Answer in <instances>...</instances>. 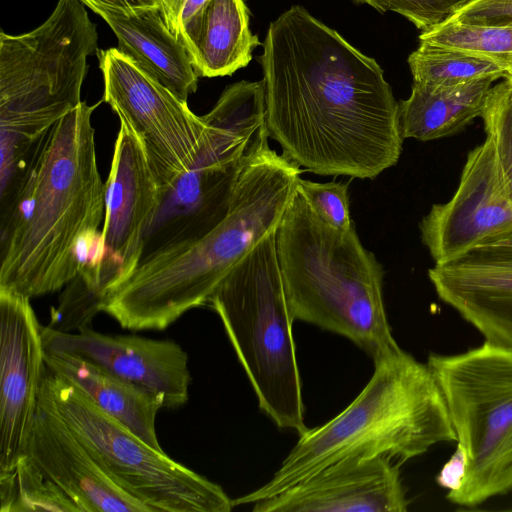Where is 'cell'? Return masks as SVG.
Segmentation results:
<instances>
[{
  "instance_id": "obj_1",
  "label": "cell",
  "mask_w": 512,
  "mask_h": 512,
  "mask_svg": "<svg viewBox=\"0 0 512 512\" xmlns=\"http://www.w3.org/2000/svg\"><path fill=\"white\" fill-rule=\"evenodd\" d=\"M262 46L266 126L284 157L358 179L397 164L398 102L375 59L298 5L270 23Z\"/></svg>"
},
{
  "instance_id": "obj_2",
  "label": "cell",
  "mask_w": 512,
  "mask_h": 512,
  "mask_svg": "<svg viewBox=\"0 0 512 512\" xmlns=\"http://www.w3.org/2000/svg\"><path fill=\"white\" fill-rule=\"evenodd\" d=\"M93 105L82 101L50 130L12 212L0 221V290L28 298L93 278L105 217Z\"/></svg>"
},
{
  "instance_id": "obj_3",
  "label": "cell",
  "mask_w": 512,
  "mask_h": 512,
  "mask_svg": "<svg viewBox=\"0 0 512 512\" xmlns=\"http://www.w3.org/2000/svg\"><path fill=\"white\" fill-rule=\"evenodd\" d=\"M299 166L269 147L243 170L224 219L201 238L143 258L110 287L99 310L132 331L165 330L208 305L226 275L277 231L296 190Z\"/></svg>"
},
{
  "instance_id": "obj_4",
  "label": "cell",
  "mask_w": 512,
  "mask_h": 512,
  "mask_svg": "<svg viewBox=\"0 0 512 512\" xmlns=\"http://www.w3.org/2000/svg\"><path fill=\"white\" fill-rule=\"evenodd\" d=\"M374 365L360 394L333 419L300 434L273 477L234 506L273 497L338 463L386 457L402 465L435 444L456 441L427 363L400 349Z\"/></svg>"
},
{
  "instance_id": "obj_5",
  "label": "cell",
  "mask_w": 512,
  "mask_h": 512,
  "mask_svg": "<svg viewBox=\"0 0 512 512\" xmlns=\"http://www.w3.org/2000/svg\"><path fill=\"white\" fill-rule=\"evenodd\" d=\"M276 248L294 320L348 338L373 361L401 349L385 311L381 264L355 225L346 232L327 225L298 184L276 231Z\"/></svg>"
},
{
  "instance_id": "obj_6",
  "label": "cell",
  "mask_w": 512,
  "mask_h": 512,
  "mask_svg": "<svg viewBox=\"0 0 512 512\" xmlns=\"http://www.w3.org/2000/svg\"><path fill=\"white\" fill-rule=\"evenodd\" d=\"M220 317L257 396L281 429L299 435L304 423L302 384L276 232L266 236L226 275L209 304Z\"/></svg>"
},
{
  "instance_id": "obj_7",
  "label": "cell",
  "mask_w": 512,
  "mask_h": 512,
  "mask_svg": "<svg viewBox=\"0 0 512 512\" xmlns=\"http://www.w3.org/2000/svg\"><path fill=\"white\" fill-rule=\"evenodd\" d=\"M85 7L80 0H59L34 30L1 31V138L37 143L82 102L87 58L99 51Z\"/></svg>"
},
{
  "instance_id": "obj_8",
  "label": "cell",
  "mask_w": 512,
  "mask_h": 512,
  "mask_svg": "<svg viewBox=\"0 0 512 512\" xmlns=\"http://www.w3.org/2000/svg\"><path fill=\"white\" fill-rule=\"evenodd\" d=\"M427 364L468 459L448 500L475 507L512 491V350L485 341L458 354L430 353Z\"/></svg>"
},
{
  "instance_id": "obj_9",
  "label": "cell",
  "mask_w": 512,
  "mask_h": 512,
  "mask_svg": "<svg viewBox=\"0 0 512 512\" xmlns=\"http://www.w3.org/2000/svg\"><path fill=\"white\" fill-rule=\"evenodd\" d=\"M41 391L102 470L149 512H229L220 485L172 460L47 367Z\"/></svg>"
},
{
  "instance_id": "obj_10",
  "label": "cell",
  "mask_w": 512,
  "mask_h": 512,
  "mask_svg": "<svg viewBox=\"0 0 512 512\" xmlns=\"http://www.w3.org/2000/svg\"><path fill=\"white\" fill-rule=\"evenodd\" d=\"M106 102L140 140L160 187L169 189L198 162L210 127L187 101L161 85L118 48L99 50Z\"/></svg>"
},
{
  "instance_id": "obj_11",
  "label": "cell",
  "mask_w": 512,
  "mask_h": 512,
  "mask_svg": "<svg viewBox=\"0 0 512 512\" xmlns=\"http://www.w3.org/2000/svg\"><path fill=\"white\" fill-rule=\"evenodd\" d=\"M419 229L435 263L512 239V190L490 136L468 153L456 191L431 207Z\"/></svg>"
},
{
  "instance_id": "obj_12",
  "label": "cell",
  "mask_w": 512,
  "mask_h": 512,
  "mask_svg": "<svg viewBox=\"0 0 512 512\" xmlns=\"http://www.w3.org/2000/svg\"><path fill=\"white\" fill-rule=\"evenodd\" d=\"M105 188L94 274V288L101 299L139 263L142 242L160 202V187L143 146L124 124L117 134Z\"/></svg>"
},
{
  "instance_id": "obj_13",
  "label": "cell",
  "mask_w": 512,
  "mask_h": 512,
  "mask_svg": "<svg viewBox=\"0 0 512 512\" xmlns=\"http://www.w3.org/2000/svg\"><path fill=\"white\" fill-rule=\"evenodd\" d=\"M258 155L250 148L209 139L196 165L160 192L159 207L142 242L140 261L197 240L220 223L228 213L243 170Z\"/></svg>"
},
{
  "instance_id": "obj_14",
  "label": "cell",
  "mask_w": 512,
  "mask_h": 512,
  "mask_svg": "<svg viewBox=\"0 0 512 512\" xmlns=\"http://www.w3.org/2000/svg\"><path fill=\"white\" fill-rule=\"evenodd\" d=\"M46 369L30 298L0 290V473L22 456Z\"/></svg>"
},
{
  "instance_id": "obj_15",
  "label": "cell",
  "mask_w": 512,
  "mask_h": 512,
  "mask_svg": "<svg viewBox=\"0 0 512 512\" xmlns=\"http://www.w3.org/2000/svg\"><path fill=\"white\" fill-rule=\"evenodd\" d=\"M41 336L45 351L73 354L98 365L158 397L163 408L176 409L188 401V355L173 340L103 334L90 326L71 333L41 325Z\"/></svg>"
},
{
  "instance_id": "obj_16",
  "label": "cell",
  "mask_w": 512,
  "mask_h": 512,
  "mask_svg": "<svg viewBox=\"0 0 512 512\" xmlns=\"http://www.w3.org/2000/svg\"><path fill=\"white\" fill-rule=\"evenodd\" d=\"M428 277L439 298L485 341L512 350V239L435 263Z\"/></svg>"
},
{
  "instance_id": "obj_17",
  "label": "cell",
  "mask_w": 512,
  "mask_h": 512,
  "mask_svg": "<svg viewBox=\"0 0 512 512\" xmlns=\"http://www.w3.org/2000/svg\"><path fill=\"white\" fill-rule=\"evenodd\" d=\"M22 455L74 503L78 512H149L102 470L41 389Z\"/></svg>"
},
{
  "instance_id": "obj_18",
  "label": "cell",
  "mask_w": 512,
  "mask_h": 512,
  "mask_svg": "<svg viewBox=\"0 0 512 512\" xmlns=\"http://www.w3.org/2000/svg\"><path fill=\"white\" fill-rule=\"evenodd\" d=\"M400 464L390 458L330 466L283 492L254 503V512H404L409 500Z\"/></svg>"
},
{
  "instance_id": "obj_19",
  "label": "cell",
  "mask_w": 512,
  "mask_h": 512,
  "mask_svg": "<svg viewBox=\"0 0 512 512\" xmlns=\"http://www.w3.org/2000/svg\"><path fill=\"white\" fill-rule=\"evenodd\" d=\"M118 39L119 51L149 76L187 101L199 75L179 38L165 25L158 8L123 14L93 8Z\"/></svg>"
},
{
  "instance_id": "obj_20",
  "label": "cell",
  "mask_w": 512,
  "mask_h": 512,
  "mask_svg": "<svg viewBox=\"0 0 512 512\" xmlns=\"http://www.w3.org/2000/svg\"><path fill=\"white\" fill-rule=\"evenodd\" d=\"M184 45L200 77L232 75L249 64L261 45L249 29L244 0H209L183 28Z\"/></svg>"
},
{
  "instance_id": "obj_21",
  "label": "cell",
  "mask_w": 512,
  "mask_h": 512,
  "mask_svg": "<svg viewBox=\"0 0 512 512\" xmlns=\"http://www.w3.org/2000/svg\"><path fill=\"white\" fill-rule=\"evenodd\" d=\"M44 361L50 371L72 382L101 410L163 451L155 429L157 413L163 408L158 397L73 354L44 350Z\"/></svg>"
},
{
  "instance_id": "obj_22",
  "label": "cell",
  "mask_w": 512,
  "mask_h": 512,
  "mask_svg": "<svg viewBox=\"0 0 512 512\" xmlns=\"http://www.w3.org/2000/svg\"><path fill=\"white\" fill-rule=\"evenodd\" d=\"M498 78L490 76L448 86L413 82L410 96L398 102L403 140L443 138L481 117L492 83Z\"/></svg>"
},
{
  "instance_id": "obj_23",
  "label": "cell",
  "mask_w": 512,
  "mask_h": 512,
  "mask_svg": "<svg viewBox=\"0 0 512 512\" xmlns=\"http://www.w3.org/2000/svg\"><path fill=\"white\" fill-rule=\"evenodd\" d=\"M413 82L458 85L490 76L503 77L507 65L490 57L426 42L408 57Z\"/></svg>"
},
{
  "instance_id": "obj_24",
  "label": "cell",
  "mask_w": 512,
  "mask_h": 512,
  "mask_svg": "<svg viewBox=\"0 0 512 512\" xmlns=\"http://www.w3.org/2000/svg\"><path fill=\"white\" fill-rule=\"evenodd\" d=\"M0 504L1 512L78 511L24 455L13 470L0 473Z\"/></svg>"
},
{
  "instance_id": "obj_25",
  "label": "cell",
  "mask_w": 512,
  "mask_h": 512,
  "mask_svg": "<svg viewBox=\"0 0 512 512\" xmlns=\"http://www.w3.org/2000/svg\"><path fill=\"white\" fill-rule=\"evenodd\" d=\"M419 40L482 54L508 67L512 65V27L446 21L430 31L422 32Z\"/></svg>"
},
{
  "instance_id": "obj_26",
  "label": "cell",
  "mask_w": 512,
  "mask_h": 512,
  "mask_svg": "<svg viewBox=\"0 0 512 512\" xmlns=\"http://www.w3.org/2000/svg\"><path fill=\"white\" fill-rule=\"evenodd\" d=\"M481 118L512 190V87L506 81L492 86Z\"/></svg>"
},
{
  "instance_id": "obj_27",
  "label": "cell",
  "mask_w": 512,
  "mask_h": 512,
  "mask_svg": "<svg viewBox=\"0 0 512 512\" xmlns=\"http://www.w3.org/2000/svg\"><path fill=\"white\" fill-rule=\"evenodd\" d=\"M298 188L312 210L327 225L341 232L354 226L350 216L347 182L319 183L300 177Z\"/></svg>"
},
{
  "instance_id": "obj_28",
  "label": "cell",
  "mask_w": 512,
  "mask_h": 512,
  "mask_svg": "<svg viewBox=\"0 0 512 512\" xmlns=\"http://www.w3.org/2000/svg\"><path fill=\"white\" fill-rule=\"evenodd\" d=\"M379 12L393 11L422 32H427L446 22L469 0H355Z\"/></svg>"
},
{
  "instance_id": "obj_29",
  "label": "cell",
  "mask_w": 512,
  "mask_h": 512,
  "mask_svg": "<svg viewBox=\"0 0 512 512\" xmlns=\"http://www.w3.org/2000/svg\"><path fill=\"white\" fill-rule=\"evenodd\" d=\"M447 21L512 27V0H469Z\"/></svg>"
},
{
  "instance_id": "obj_30",
  "label": "cell",
  "mask_w": 512,
  "mask_h": 512,
  "mask_svg": "<svg viewBox=\"0 0 512 512\" xmlns=\"http://www.w3.org/2000/svg\"><path fill=\"white\" fill-rule=\"evenodd\" d=\"M209 0H160L159 12L167 28L178 38L184 26Z\"/></svg>"
},
{
  "instance_id": "obj_31",
  "label": "cell",
  "mask_w": 512,
  "mask_h": 512,
  "mask_svg": "<svg viewBox=\"0 0 512 512\" xmlns=\"http://www.w3.org/2000/svg\"><path fill=\"white\" fill-rule=\"evenodd\" d=\"M468 459L465 450L457 444L455 452L436 477L437 483L448 492L458 489L466 475Z\"/></svg>"
},
{
  "instance_id": "obj_32",
  "label": "cell",
  "mask_w": 512,
  "mask_h": 512,
  "mask_svg": "<svg viewBox=\"0 0 512 512\" xmlns=\"http://www.w3.org/2000/svg\"><path fill=\"white\" fill-rule=\"evenodd\" d=\"M86 7L106 9L123 14H134L148 9H159L160 0H80Z\"/></svg>"
},
{
  "instance_id": "obj_33",
  "label": "cell",
  "mask_w": 512,
  "mask_h": 512,
  "mask_svg": "<svg viewBox=\"0 0 512 512\" xmlns=\"http://www.w3.org/2000/svg\"><path fill=\"white\" fill-rule=\"evenodd\" d=\"M503 77L505 78V81L512 87V65L505 70Z\"/></svg>"
}]
</instances>
